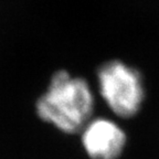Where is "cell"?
Segmentation results:
<instances>
[{
	"mask_svg": "<svg viewBox=\"0 0 159 159\" xmlns=\"http://www.w3.org/2000/svg\"><path fill=\"white\" fill-rule=\"evenodd\" d=\"M81 142L91 159H117L126 144V134L109 118H92L81 130Z\"/></svg>",
	"mask_w": 159,
	"mask_h": 159,
	"instance_id": "3",
	"label": "cell"
},
{
	"mask_svg": "<svg viewBox=\"0 0 159 159\" xmlns=\"http://www.w3.org/2000/svg\"><path fill=\"white\" fill-rule=\"evenodd\" d=\"M99 94L108 108L123 118L138 113L144 101V85L140 73L128 64L113 60L97 71Z\"/></svg>",
	"mask_w": 159,
	"mask_h": 159,
	"instance_id": "2",
	"label": "cell"
},
{
	"mask_svg": "<svg viewBox=\"0 0 159 159\" xmlns=\"http://www.w3.org/2000/svg\"><path fill=\"white\" fill-rule=\"evenodd\" d=\"M94 106V93L86 80L61 70L37 101L35 111L43 122L60 132L75 134L93 118Z\"/></svg>",
	"mask_w": 159,
	"mask_h": 159,
	"instance_id": "1",
	"label": "cell"
}]
</instances>
